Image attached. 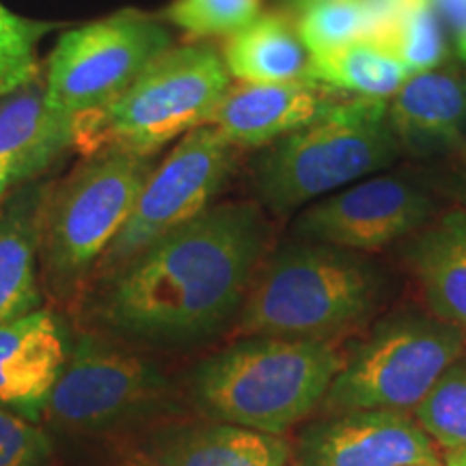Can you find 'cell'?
Returning a JSON list of instances; mask_svg holds the SVG:
<instances>
[{"mask_svg": "<svg viewBox=\"0 0 466 466\" xmlns=\"http://www.w3.org/2000/svg\"><path fill=\"white\" fill-rule=\"evenodd\" d=\"M343 360L326 339L242 337L192 371V400L214 421L283 436L324 404Z\"/></svg>", "mask_w": 466, "mask_h": 466, "instance_id": "7a4b0ae2", "label": "cell"}, {"mask_svg": "<svg viewBox=\"0 0 466 466\" xmlns=\"http://www.w3.org/2000/svg\"><path fill=\"white\" fill-rule=\"evenodd\" d=\"M261 14V0H173L165 22L192 39L231 37Z\"/></svg>", "mask_w": 466, "mask_h": 466, "instance_id": "484cf974", "label": "cell"}, {"mask_svg": "<svg viewBox=\"0 0 466 466\" xmlns=\"http://www.w3.org/2000/svg\"><path fill=\"white\" fill-rule=\"evenodd\" d=\"M63 25L31 20L0 3V97L37 78V48L46 35Z\"/></svg>", "mask_w": 466, "mask_h": 466, "instance_id": "603a6c76", "label": "cell"}, {"mask_svg": "<svg viewBox=\"0 0 466 466\" xmlns=\"http://www.w3.org/2000/svg\"><path fill=\"white\" fill-rule=\"evenodd\" d=\"M346 96L311 78L231 85L209 126L238 151L264 149L285 134L311 124Z\"/></svg>", "mask_w": 466, "mask_h": 466, "instance_id": "4fadbf2b", "label": "cell"}, {"mask_svg": "<svg viewBox=\"0 0 466 466\" xmlns=\"http://www.w3.org/2000/svg\"><path fill=\"white\" fill-rule=\"evenodd\" d=\"M52 165L44 145V86L33 80L0 97V208Z\"/></svg>", "mask_w": 466, "mask_h": 466, "instance_id": "ffe728a7", "label": "cell"}, {"mask_svg": "<svg viewBox=\"0 0 466 466\" xmlns=\"http://www.w3.org/2000/svg\"><path fill=\"white\" fill-rule=\"evenodd\" d=\"M240 154L214 126H201L179 138L171 154L151 171L130 217L97 264L93 283L214 206L236 171Z\"/></svg>", "mask_w": 466, "mask_h": 466, "instance_id": "30bf717a", "label": "cell"}, {"mask_svg": "<svg viewBox=\"0 0 466 466\" xmlns=\"http://www.w3.org/2000/svg\"><path fill=\"white\" fill-rule=\"evenodd\" d=\"M289 442L233 423L167 428L134 447L127 466H285Z\"/></svg>", "mask_w": 466, "mask_h": 466, "instance_id": "2e32d148", "label": "cell"}, {"mask_svg": "<svg viewBox=\"0 0 466 466\" xmlns=\"http://www.w3.org/2000/svg\"><path fill=\"white\" fill-rule=\"evenodd\" d=\"M52 441L31 419L0 408V466H48Z\"/></svg>", "mask_w": 466, "mask_h": 466, "instance_id": "4316f807", "label": "cell"}, {"mask_svg": "<svg viewBox=\"0 0 466 466\" xmlns=\"http://www.w3.org/2000/svg\"><path fill=\"white\" fill-rule=\"evenodd\" d=\"M445 464H447V466H466V450L447 451Z\"/></svg>", "mask_w": 466, "mask_h": 466, "instance_id": "f546056e", "label": "cell"}, {"mask_svg": "<svg viewBox=\"0 0 466 466\" xmlns=\"http://www.w3.org/2000/svg\"><path fill=\"white\" fill-rule=\"evenodd\" d=\"M227 72L240 83H289L307 78L311 55L296 17L283 11L259 14L220 50Z\"/></svg>", "mask_w": 466, "mask_h": 466, "instance_id": "d6986e66", "label": "cell"}, {"mask_svg": "<svg viewBox=\"0 0 466 466\" xmlns=\"http://www.w3.org/2000/svg\"><path fill=\"white\" fill-rule=\"evenodd\" d=\"M270 238L259 203H214L96 281L93 318L130 341L209 337L240 311Z\"/></svg>", "mask_w": 466, "mask_h": 466, "instance_id": "6da1fadb", "label": "cell"}, {"mask_svg": "<svg viewBox=\"0 0 466 466\" xmlns=\"http://www.w3.org/2000/svg\"><path fill=\"white\" fill-rule=\"evenodd\" d=\"M417 466H441L439 462H436V464H417Z\"/></svg>", "mask_w": 466, "mask_h": 466, "instance_id": "1f68e13d", "label": "cell"}, {"mask_svg": "<svg viewBox=\"0 0 466 466\" xmlns=\"http://www.w3.org/2000/svg\"><path fill=\"white\" fill-rule=\"evenodd\" d=\"M430 5L445 28L451 55L466 66V0H430Z\"/></svg>", "mask_w": 466, "mask_h": 466, "instance_id": "83f0119b", "label": "cell"}, {"mask_svg": "<svg viewBox=\"0 0 466 466\" xmlns=\"http://www.w3.org/2000/svg\"><path fill=\"white\" fill-rule=\"evenodd\" d=\"M296 25L311 56L365 42L370 28L365 0H324L302 9Z\"/></svg>", "mask_w": 466, "mask_h": 466, "instance_id": "d4e9b609", "label": "cell"}, {"mask_svg": "<svg viewBox=\"0 0 466 466\" xmlns=\"http://www.w3.org/2000/svg\"><path fill=\"white\" fill-rule=\"evenodd\" d=\"M156 158L121 149L85 154L80 165L52 184L44 209L39 268L46 288L67 300L93 281L115 236L130 217Z\"/></svg>", "mask_w": 466, "mask_h": 466, "instance_id": "52a82bcc", "label": "cell"}, {"mask_svg": "<svg viewBox=\"0 0 466 466\" xmlns=\"http://www.w3.org/2000/svg\"><path fill=\"white\" fill-rule=\"evenodd\" d=\"M382 289L380 268L357 250L296 238L261 261L238 311V330L330 341L363 322Z\"/></svg>", "mask_w": 466, "mask_h": 466, "instance_id": "3957f363", "label": "cell"}, {"mask_svg": "<svg viewBox=\"0 0 466 466\" xmlns=\"http://www.w3.org/2000/svg\"><path fill=\"white\" fill-rule=\"evenodd\" d=\"M401 156H432L466 145V66L442 63L412 74L387 100Z\"/></svg>", "mask_w": 466, "mask_h": 466, "instance_id": "5bb4252c", "label": "cell"}, {"mask_svg": "<svg viewBox=\"0 0 466 466\" xmlns=\"http://www.w3.org/2000/svg\"><path fill=\"white\" fill-rule=\"evenodd\" d=\"M52 184L20 186L0 208V322L44 307L39 285V244Z\"/></svg>", "mask_w": 466, "mask_h": 466, "instance_id": "e0dca14e", "label": "cell"}, {"mask_svg": "<svg viewBox=\"0 0 466 466\" xmlns=\"http://www.w3.org/2000/svg\"><path fill=\"white\" fill-rule=\"evenodd\" d=\"M229 86L231 74L212 44L173 46L124 96L76 124L74 147L83 156L121 149L156 158L168 143L209 126Z\"/></svg>", "mask_w": 466, "mask_h": 466, "instance_id": "5b68a950", "label": "cell"}, {"mask_svg": "<svg viewBox=\"0 0 466 466\" xmlns=\"http://www.w3.org/2000/svg\"><path fill=\"white\" fill-rule=\"evenodd\" d=\"M168 48L171 31L158 17L137 9L63 33L44 85V145L52 162L74 147L78 121L124 96Z\"/></svg>", "mask_w": 466, "mask_h": 466, "instance_id": "8992f818", "label": "cell"}, {"mask_svg": "<svg viewBox=\"0 0 466 466\" xmlns=\"http://www.w3.org/2000/svg\"><path fill=\"white\" fill-rule=\"evenodd\" d=\"M408 266L434 318L466 330V212L451 209L415 233Z\"/></svg>", "mask_w": 466, "mask_h": 466, "instance_id": "ac0fdd59", "label": "cell"}, {"mask_svg": "<svg viewBox=\"0 0 466 466\" xmlns=\"http://www.w3.org/2000/svg\"><path fill=\"white\" fill-rule=\"evenodd\" d=\"M165 398V378L147 359L97 333L69 346L44 417L69 434H102L149 417Z\"/></svg>", "mask_w": 466, "mask_h": 466, "instance_id": "9c48e42d", "label": "cell"}, {"mask_svg": "<svg viewBox=\"0 0 466 466\" xmlns=\"http://www.w3.org/2000/svg\"><path fill=\"white\" fill-rule=\"evenodd\" d=\"M434 212V197L419 184L378 175L307 208L296 218L294 236L357 253H380L421 231Z\"/></svg>", "mask_w": 466, "mask_h": 466, "instance_id": "8fae6325", "label": "cell"}, {"mask_svg": "<svg viewBox=\"0 0 466 466\" xmlns=\"http://www.w3.org/2000/svg\"><path fill=\"white\" fill-rule=\"evenodd\" d=\"M387 100L346 96L311 124L266 145L250 165L259 206L288 217L400 160Z\"/></svg>", "mask_w": 466, "mask_h": 466, "instance_id": "277c9868", "label": "cell"}, {"mask_svg": "<svg viewBox=\"0 0 466 466\" xmlns=\"http://www.w3.org/2000/svg\"><path fill=\"white\" fill-rule=\"evenodd\" d=\"M464 352V333L439 318L401 313L384 319L343 360L324 408L415 410Z\"/></svg>", "mask_w": 466, "mask_h": 466, "instance_id": "ba28073f", "label": "cell"}, {"mask_svg": "<svg viewBox=\"0 0 466 466\" xmlns=\"http://www.w3.org/2000/svg\"><path fill=\"white\" fill-rule=\"evenodd\" d=\"M460 154H462V158H464V162H466V145H464L462 149H460Z\"/></svg>", "mask_w": 466, "mask_h": 466, "instance_id": "4dcf8cb0", "label": "cell"}, {"mask_svg": "<svg viewBox=\"0 0 466 466\" xmlns=\"http://www.w3.org/2000/svg\"><path fill=\"white\" fill-rule=\"evenodd\" d=\"M382 46L391 50L412 74L439 67L451 56L450 39L430 0H404L398 20Z\"/></svg>", "mask_w": 466, "mask_h": 466, "instance_id": "7402d4cb", "label": "cell"}, {"mask_svg": "<svg viewBox=\"0 0 466 466\" xmlns=\"http://www.w3.org/2000/svg\"><path fill=\"white\" fill-rule=\"evenodd\" d=\"M410 76V69L384 46L354 42L311 56L307 78L333 86L348 96L389 100Z\"/></svg>", "mask_w": 466, "mask_h": 466, "instance_id": "44dd1931", "label": "cell"}, {"mask_svg": "<svg viewBox=\"0 0 466 466\" xmlns=\"http://www.w3.org/2000/svg\"><path fill=\"white\" fill-rule=\"evenodd\" d=\"M417 423L447 451L466 450V365L453 363L415 408Z\"/></svg>", "mask_w": 466, "mask_h": 466, "instance_id": "cb8c5ba5", "label": "cell"}, {"mask_svg": "<svg viewBox=\"0 0 466 466\" xmlns=\"http://www.w3.org/2000/svg\"><path fill=\"white\" fill-rule=\"evenodd\" d=\"M67 354L66 329L52 311L0 322V408L37 423Z\"/></svg>", "mask_w": 466, "mask_h": 466, "instance_id": "9a60e30c", "label": "cell"}, {"mask_svg": "<svg viewBox=\"0 0 466 466\" xmlns=\"http://www.w3.org/2000/svg\"><path fill=\"white\" fill-rule=\"evenodd\" d=\"M434 441L400 410H346L302 432L299 466H417L436 464Z\"/></svg>", "mask_w": 466, "mask_h": 466, "instance_id": "7c38bea8", "label": "cell"}, {"mask_svg": "<svg viewBox=\"0 0 466 466\" xmlns=\"http://www.w3.org/2000/svg\"><path fill=\"white\" fill-rule=\"evenodd\" d=\"M279 3L283 5V7H288L289 11H300L311 7V5H318V3H324V0H279Z\"/></svg>", "mask_w": 466, "mask_h": 466, "instance_id": "f1b7e54d", "label": "cell"}]
</instances>
